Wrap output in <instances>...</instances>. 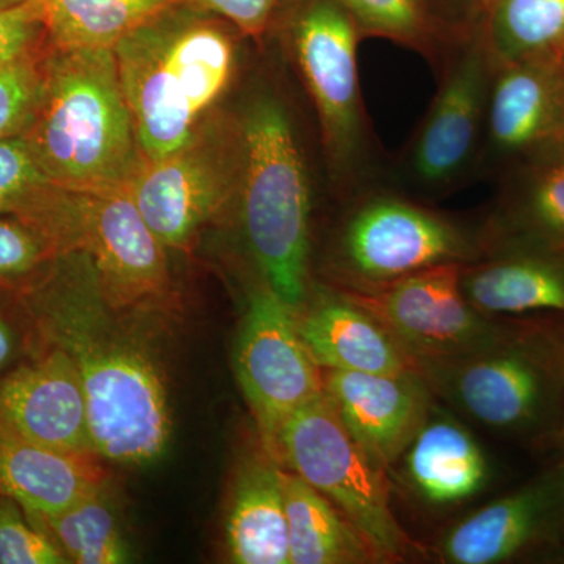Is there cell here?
<instances>
[{
  "label": "cell",
  "mask_w": 564,
  "mask_h": 564,
  "mask_svg": "<svg viewBox=\"0 0 564 564\" xmlns=\"http://www.w3.org/2000/svg\"><path fill=\"white\" fill-rule=\"evenodd\" d=\"M494 70L478 32H464L434 70L432 106L402 151L389 159L386 181L429 203L478 181Z\"/></svg>",
  "instance_id": "9"
},
{
  "label": "cell",
  "mask_w": 564,
  "mask_h": 564,
  "mask_svg": "<svg viewBox=\"0 0 564 564\" xmlns=\"http://www.w3.org/2000/svg\"><path fill=\"white\" fill-rule=\"evenodd\" d=\"M282 470L262 447L240 464L225 527L232 563L291 564Z\"/></svg>",
  "instance_id": "22"
},
{
  "label": "cell",
  "mask_w": 564,
  "mask_h": 564,
  "mask_svg": "<svg viewBox=\"0 0 564 564\" xmlns=\"http://www.w3.org/2000/svg\"><path fill=\"white\" fill-rule=\"evenodd\" d=\"M51 243L17 215L0 214V291L20 292L54 258Z\"/></svg>",
  "instance_id": "29"
},
{
  "label": "cell",
  "mask_w": 564,
  "mask_h": 564,
  "mask_svg": "<svg viewBox=\"0 0 564 564\" xmlns=\"http://www.w3.org/2000/svg\"><path fill=\"white\" fill-rule=\"evenodd\" d=\"M47 47L0 69V140L21 135L39 102Z\"/></svg>",
  "instance_id": "30"
},
{
  "label": "cell",
  "mask_w": 564,
  "mask_h": 564,
  "mask_svg": "<svg viewBox=\"0 0 564 564\" xmlns=\"http://www.w3.org/2000/svg\"><path fill=\"white\" fill-rule=\"evenodd\" d=\"M433 395L502 436L543 440L564 414V322L505 317L484 347L419 364Z\"/></svg>",
  "instance_id": "5"
},
{
  "label": "cell",
  "mask_w": 564,
  "mask_h": 564,
  "mask_svg": "<svg viewBox=\"0 0 564 564\" xmlns=\"http://www.w3.org/2000/svg\"><path fill=\"white\" fill-rule=\"evenodd\" d=\"M291 564L378 562L361 533L323 494L291 470H282Z\"/></svg>",
  "instance_id": "24"
},
{
  "label": "cell",
  "mask_w": 564,
  "mask_h": 564,
  "mask_svg": "<svg viewBox=\"0 0 564 564\" xmlns=\"http://www.w3.org/2000/svg\"><path fill=\"white\" fill-rule=\"evenodd\" d=\"M274 21L313 106L334 198L386 180L389 155L364 106L358 76L362 35L351 14L340 0H282Z\"/></svg>",
  "instance_id": "6"
},
{
  "label": "cell",
  "mask_w": 564,
  "mask_h": 564,
  "mask_svg": "<svg viewBox=\"0 0 564 564\" xmlns=\"http://www.w3.org/2000/svg\"><path fill=\"white\" fill-rule=\"evenodd\" d=\"M242 158L237 117L206 118L181 150L143 159L126 187L166 248H187L206 223L237 204Z\"/></svg>",
  "instance_id": "11"
},
{
  "label": "cell",
  "mask_w": 564,
  "mask_h": 564,
  "mask_svg": "<svg viewBox=\"0 0 564 564\" xmlns=\"http://www.w3.org/2000/svg\"><path fill=\"white\" fill-rule=\"evenodd\" d=\"M14 293L40 344L62 348L77 367L95 454L121 466L159 462L173 433L165 380L133 318L107 302L90 256L58 252Z\"/></svg>",
  "instance_id": "1"
},
{
  "label": "cell",
  "mask_w": 564,
  "mask_h": 564,
  "mask_svg": "<svg viewBox=\"0 0 564 564\" xmlns=\"http://www.w3.org/2000/svg\"><path fill=\"white\" fill-rule=\"evenodd\" d=\"M362 39H384L417 52L433 70L464 32L452 28L433 0H340Z\"/></svg>",
  "instance_id": "27"
},
{
  "label": "cell",
  "mask_w": 564,
  "mask_h": 564,
  "mask_svg": "<svg viewBox=\"0 0 564 564\" xmlns=\"http://www.w3.org/2000/svg\"><path fill=\"white\" fill-rule=\"evenodd\" d=\"M480 221L485 256L507 248L564 254V141L516 163Z\"/></svg>",
  "instance_id": "18"
},
{
  "label": "cell",
  "mask_w": 564,
  "mask_h": 564,
  "mask_svg": "<svg viewBox=\"0 0 564 564\" xmlns=\"http://www.w3.org/2000/svg\"><path fill=\"white\" fill-rule=\"evenodd\" d=\"M25 314V310H22L17 317H11L0 307V377L13 369L17 364L28 359L21 358L22 355L32 356L39 351V337L31 318Z\"/></svg>",
  "instance_id": "35"
},
{
  "label": "cell",
  "mask_w": 564,
  "mask_h": 564,
  "mask_svg": "<svg viewBox=\"0 0 564 564\" xmlns=\"http://www.w3.org/2000/svg\"><path fill=\"white\" fill-rule=\"evenodd\" d=\"M314 295L310 292L295 318L304 345L323 370L419 373L413 356L373 315L332 285Z\"/></svg>",
  "instance_id": "19"
},
{
  "label": "cell",
  "mask_w": 564,
  "mask_h": 564,
  "mask_svg": "<svg viewBox=\"0 0 564 564\" xmlns=\"http://www.w3.org/2000/svg\"><path fill=\"white\" fill-rule=\"evenodd\" d=\"M58 545L33 524L24 508L0 494V564H66Z\"/></svg>",
  "instance_id": "31"
},
{
  "label": "cell",
  "mask_w": 564,
  "mask_h": 564,
  "mask_svg": "<svg viewBox=\"0 0 564 564\" xmlns=\"http://www.w3.org/2000/svg\"><path fill=\"white\" fill-rule=\"evenodd\" d=\"M28 516L33 524L40 527L58 545L69 563L129 562V545L122 538L117 516L104 488L74 503L62 513L47 518Z\"/></svg>",
  "instance_id": "28"
},
{
  "label": "cell",
  "mask_w": 564,
  "mask_h": 564,
  "mask_svg": "<svg viewBox=\"0 0 564 564\" xmlns=\"http://www.w3.org/2000/svg\"><path fill=\"white\" fill-rule=\"evenodd\" d=\"M492 0H433L434 9L452 28L470 31Z\"/></svg>",
  "instance_id": "36"
},
{
  "label": "cell",
  "mask_w": 564,
  "mask_h": 564,
  "mask_svg": "<svg viewBox=\"0 0 564 564\" xmlns=\"http://www.w3.org/2000/svg\"><path fill=\"white\" fill-rule=\"evenodd\" d=\"M240 39L228 21L180 0L115 44L144 161L173 154L198 131L236 76Z\"/></svg>",
  "instance_id": "2"
},
{
  "label": "cell",
  "mask_w": 564,
  "mask_h": 564,
  "mask_svg": "<svg viewBox=\"0 0 564 564\" xmlns=\"http://www.w3.org/2000/svg\"><path fill=\"white\" fill-rule=\"evenodd\" d=\"M402 458L408 484L433 507L473 499L491 475L484 448L469 430L436 404Z\"/></svg>",
  "instance_id": "23"
},
{
  "label": "cell",
  "mask_w": 564,
  "mask_h": 564,
  "mask_svg": "<svg viewBox=\"0 0 564 564\" xmlns=\"http://www.w3.org/2000/svg\"><path fill=\"white\" fill-rule=\"evenodd\" d=\"M232 24L243 36L261 43L272 29L282 0H188Z\"/></svg>",
  "instance_id": "34"
},
{
  "label": "cell",
  "mask_w": 564,
  "mask_h": 564,
  "mask_svg": "<svg viewBox=\"0 0 564 564\" xmlns=\"http://www.w3.org/2000/svg\"><path fill=\"white\" fill-rule=\"evenodd\" d=\"M47 43L43 0L0 10V69L43 50Z\"/></svg>",
  "instance_id": "33"
},
{
  "label": "cell",
  "mask_w": 564,
  "mask_h": 564,
  "mask_svg": "<svg viewBox=\"0 0 564 564\" xmlns=\"http://www.w3.org/2000/svg\"><path fill=\"white\" fill-rule=\"evenodd\" d=\"M102 459L95 454H73L22 440L0 429V494L47 518L68 510L106 486Z\"/></svg>",
  "instance_id": "20"
},
{
  "label": "cell",
  "mask_w": 564,
  "mask_h": 564,
  "mask_svg": "<svg viewBox=\"0 0 564 564\" xmlns=\"http://www.w3.org/2000/svg\"><path fill=\"white\" fill-rule=\"evenodd\" d=\"M564 545V463L451 527L436 545L448 564H502Z\"/></svg>",
  "instance_id": "14"
},
{
  "label": "cell",
  "mask_w": 564,
  "mask_h": 564,
  "mask_svg": "<svg viewBox=\"0 0 564 564\" xmlns=\"http://www.w3.org/2000/svg\"><path fill=\"white\" fill-rule=\"evenodd\" d=\"M47 40L61 50L115 44L180 0H43Z\"/></svg>",
  "instance_id": "26"
},
{
  "label": "cell",
  "mask_w": 564,
  "mask_h": 564,
  "mask_svg": "<svg viewBox=\"0 0 564 564\" xmlns=\"http://www.w3.org/2000/svg\"><path fill=\"white\" fill-rule=\"evenodd\" d=\"M234 359L259 445L278 462L282 429L325 393V373L300 336L295 311L263 282L248 299Z\"/></svg>",
  "instance_id": "12"
},
{
  "label": "cell",
  "mask_w": 564,
  "mask_h": 564,
  "mask_svg": "<svg viewBox=\"0 0 564 564\" xmlns=\"http://www.w3.org/2000/svg\"><path fill=\"white\" fill-rule=\"evenodd\" d=\"M28 0H0V10L11 9V7L21 6Z\"/></svg>",
  "instance_id": "37"
},
{
  "label": "cell",
  "mask_w": 564,
  "mask_h": 564,
  "mask_svg": "<svg viewBox=\"0 0 564 564\" xmlns=\"http://www.w3.org/2000/svg\"><path fill=\"white\" fill-rule=\"evenodd\" d=\"M462 284L470 304L488 317L564 315L563 252L533 248L488 252L464 263Z\"/></svg>",
  "instance_id": "21"
},
{
  "label": "cell",
  "mask_w": 564,
  "mask_h": 564,
  "mask_svg": "<svg viewBox=\"0 0 564 564\" xmlns=\"http://www.w3.org/2000/svg\"><path fill=\"white\" fill-rule=\"evenodd\" d=\"M564 141V57L496 66L478 180H497L516 163Z\"/></svg>",
  "instance_id": "15"
},
{
  "label": "cell",
  "mask_w": 564,
  "mask_h": 564,
  "mask_svg": "<svg viewBox=\"0 0 564 564\" xmlns=\"http://www.w3.org/2000/svg\"><path fill=\"white\" fill-rule=\"evenodd\" d=\"M242 135L239 207L245 242L267 288L299 311L310 296L314 185L291 107L258 87L237 115Z\"/></svg>",
  "instance_id": "3"
},
{
  "label": "cell",
  "mask_w": 564,
  "mask_h": 564,
  "mask_svg": "<svg viewBox=\"0 0 564 564\" xmlns=\"http://www.w3.org/2000/svg\"><path fill=\"white\" fill-rule=\"evenodd\" d=\"M0 429L44 447L95 454L84 386L68 352L41 344L0 377Z\"/></svg>",
  "instance_id": "16"
},
{
  "label": "cell",
  "mask_w": 564,
  "mask_h": 564,
  "mask_svg": "<svg viewBox=\"0 0 564 564\" xmlns=\"http://www.w3.org/2000/svg\"><path fill=\"white\" fill-rule=\"evenodd\" d=\"M46 182L24 137L0 140V214H20Z\"/></svg>",
  "instance_id": "32"
},
{
  "label": "cell",
  "mask_w": 564,
  "mask_h": 564,
  "mask_svg": "<svg viewBox=\"0 0 564 564\" xmlns=\"http://www.w3.org/2000/svg\"><path fill=\"white\" fill-rule=\"evenodd\" d=\"M58 187L126 185L143 161L113 50L47 47L39 102L21 133Z\"/></svg>",
  "instance_id": "4"
},
{
  "label": "cell",
  "mask_w": 564,
  "mask_h": 564,
  "mask_svg": "<svg viewBox=\"0 0 564 564\" xmlns=\"http://www.w3.org/2000/svg\"><path fill=\"white\" fill-rule=\"evenodd\" d=\"M278 463L323 494L361 533L378 562L414 555L415 544L392 510L388 469L345 429L326 393L285 423Z\"/></svg>",
  "instance_id": "10"
},
{
  "label": "cell",
  "mask_w": 564,
  "mask_h": 564,
  "mask_svg": "<svg viewBox=\"0 0 564 564\" xmlns=\"http://www.w3.org/2000/svg\"><path fill=\"white\" fill-rule=\"evenodd\" d=\"M51 243L55 254L90 256L104 296L135 321L173 302L169 258L126 185L70 191L47 182L17 215Z\"/></svg>",
  "instance_id": "8"
},
{
  "label": "cell",
  "mask_w": 564,
  "mask_h": 564,
  "mask_svg": "<svg viewBox=\"0 0 564 564\" xmlns=\"http://www.w3.org/2000/svg\"><path fill=\"white\" fill-rule=\"evenodd\" d=\"M339 204L325 274L343 292L366 291L444 263L485 256L480 221H464L386 180L372 182Z\"/></svg>",
  "instance_id": "7"
},
{
  "label": "cell",
  "mask_w": 564,
  "mask_h": 564,
  "mask_svg": "<svg viewBox=\"0 0 564 564\" xmlns=\"http://www.w3.org/2000/svg\"><path fill=\"white\" fill-rule=\"evenodd\" d=\"M323 373L326 397L351 436L386 469L400 462L434 406L421 375Z\"/></svg>",
  "instance_id": "17"
},
{
  "label": "cell",
  "mask_w": 564,
  "mask_h": 564,
  "mask_svg": "<svg viewBox=\"0 0 564 564\" xmlns=\"http://www.w3.org/2000/svg\"><path fill=\"white\" fill-rule=\"evenodd\" d=\"M463 265L444 263L378 288L339 292L373 315L417 367L447 361L484 347L503 321L481 314L467 300Z\"/></svg>",
  "instance_id": "13"
},
{
  "label": "cell",
  "mask_w": 564,
  "mask_h": 564,
  "mask_svg": "<svg viewBox=\"0 0 564 564\" xmlns=\"http://www.w3.org/2000/svg\"><path fill=\"white\" fill-rule=\"evenodd\" d=\"M558 434H560V441H562V448H563V454H564V414H563L562 423H560Z\"/></svg>",
  "instance_id": "38"
},
{
  "label": "cell",
  "mask_w": 564,
  "mask_h": 564,
  "mask_svg": "<svg viewBox=\"0 0 564 564\" xmlns=\"http://www.w3.org/2000/svg\"><path fill=\"white\" fill-rule=\"evenodd\" d=\"M474 29L496 66L564 57V0H492Z\"/></svg>",
  "instance_id": "25"
}]
</instances>
